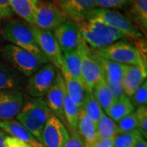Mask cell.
<instances>
[{
	"label": "cell",
	"mask_w": 147,
	"mask_h": 147,
	"mask_svg": "<svg viewBox=\"0 0 147 147\" xmlns=\"http://www.w3.org/2000/svg\"><path fill=\"white\" fill-rule=\"evenodd\" d=\"M61 53H69L77 50L84 41L76 23L67 20L57 27L53 33Z\"/></svg>",
	"instance_id": "12"
},
{
	"label": "cell",
	"mask_w": 147,
	"mask_h": 147,
	"mask_svg": "<svg viewBox=\"0 0 147 147\" xmlns=\"http://www.w3.org/2000/svg\"><path fill=\"white\" fill-rule=\"evenodd\" d=\"M128 20L145 34L147 31V0H134L127 11Z\"/></svg>",
	"instance_id": "20"
},
{
	"label": "cell",
	"mask_w": 147,
	"mask_h": 147,
	"mask_svg": "<svg viewBox=\"0 0 147 147\" xmlns=\"http://www.w3.org/2000/svg\"><path fill=\"white\" fill-rule=\"evenodd\" d=\"M123 90L129 98L137 89L146 80L147 68L138 65H123Z\"/></svg>",
	"instance_id": "17"
},
{
	"label": "cell",
	"mask_w": 147,
	"mask_h": 147,
	"mask_svg": "<svg viewBox=\"0 0 147 147\" xmlns=\"http://www.w3.org/2000/svg\"><path fill=\"white\" fill-rule=\"evenodd\" d=\"M1 35L11 44L23 48L38 57H46L37 42L31 25L25 21L19 20L7 21L1 30Z\"/></svg>",
	"instance_id": "4"
},
{
	"label": "cell",
	"mask_w": 147,
	"mask_h": 147,
	"mask_svg": "<svg viewBox=\"0 0 147 147\" xmlns=\"http://www.w3.org/2000/svg\"><path fill=\"white\" fill-rule=\"evenodd\" d=\"M58 70L61 72L64 80H65L66 92L68 94L69 97L79 109H81L82 105H83V101H84V95H85V92L87 90L78 80H76L69 74V72L65 67V65L61 66Z\"/></svg>",
	"instance_id": "19"
},
{
	"label": "cell",
	"mask_w": 147,
	"mask_h": 147,
	"mask_svg": "<svg viewBox=\"0 0 147 147\" xmlns=\"http://www.w3.org/2000/svg\"><path fill=\"white\" fill-rule=\"evenodd\" d=\"M143 137L138 129L120 133L116 135L113 139L114 147H135L137 142Z\"/></svg>",
	"instance_id": "30"
},
{
	"label": "cell",
	"mask_w": 147,
	"mask_h": 147,
	"mask_svg": "<svg viewBox=\"0 0 147 147\" xmlns=\"http://www.w3.org/2000/svg\"><path fill=\"white\" fill-rule=\"evenodd\" d=\"M80 109L74 103L68 94L65 96L63 104V115L65 119V123L66 122L69 128L71 131H77V124H78V118H79Z\"/></svg>",
	"instance_id": "27"
},
{
	"label": "cell",
	"mask_w": 147,
	"mask_h": 147,
	"mask_svg": "<svg viewBox=\"0 0 147 147\" xmlns=\"http://www.w3.org/2000/svg\"><path fill=\"white\" fill-rule=\"evenodd\" d=\"M7 134L2 129H0V147H4V140Z\"/></svg>",
	"instance_id": "39"
},
{
	"label": "cell",
	"mask_w": 147,
	"mask_h": 147,
	"mask_svg": "<svg viewBox=\"0 0 147 147\" xmlns=\"http://www.w3.org/2000/svg\"><path fill=\"white\" fill-rule=\"evenodd\" d=\"M96 132L99 139H113L117 135L116 122L103 113L96 124Z\"/></svg>",
	"instance_id": "28"
},
{
	"label": "cell",
	"mask_w": 147,
	"mask_h": 147,
	"mask_svg": "<svg viewBox=\"0 0 147 147\" xmlns=\"http://www.w3.org/2000/svg\"><path fill=\"white\" fill-rule=\"evenodd\" d=\"M113 139H99V138H97L96 141L90 147H114L113 146Z\"/></svg>",
	"instance_id": "38"
},
{
	"label": "cell",
	"mask_w": 147,
	"mask_h": 147,
	"mask_svg": "<svg viewBox=\"0 0 147 147\" xmlns=\"http://www.w3.org/2000/svg\"><path fill=\"white\" fill-rule=\"evenodd\" d=\"M0 129L3 130L7 134L17 138L31 147H45L42 142L37 140L26 127L16 120L0 121Z\"/></svg>",
	"instance_id": "18"
},
{
	"label": "cell",
	"mask_w": 147,
	"mask_h": 147,
	"mask_svg": "<svg viewBox=\"0 0 147 147\" xmlns=\"http://www.w3.org/2000/svg\"><path fill=\"white\" fill-rule=\"evenodd\" d=\"M69 138V133L63 123L51 113L42 129L41 142L45 147H64Z\"/></svg>",
	"instance_id": "11"
},
{
	"label": "cell",
	"mask_w": 147,
	"mask_h": 147,
	"mask_svg": "<svg viewBox=\"0 0 147 147\" xmlns=\"http://www.w3.org/2000/svg\"><path fill=\"white\" fill-rule=\"evenodd\" d=\"M75 23L85 42L93 51L127 38L119 31L96 20L85 19Z\"/></svg>",
	"instance_id": "1"
},
{
	"label": "cell",
	"mask_w": 147,
	"mask_h": 147,
	"mask_svg": "<svg viewBox=\"0 0 147 147\" xmlns=\"http://www.w3.org/2000/svg\"><path fill=\"white\" fill-rule=\"evenodd\" d=\"M135 109L136 108L132 105L130 98L123 94L119 98L114 100L105 115L109 116L115 122H118L123 117L133 113Z\"/></svg>",
	"instance_id": "23"
},
{
	"label": "cell",
	"mask_w": 147,
	"mask_h": 147,
	"mask_svg": "<svg viewBox=\"0 0 147 147\" xmlns=\"http://www.w3.org/2000/svg\"><path fill=\"white\" fill-rule=\"evenodd\" d=\"M64 147H89L78 131H71V135Z\"/></svg>",
	"instance_id": "35"
},
{
	"label": "cell",
	"mask_w": 147,
	"mask_h": 147,
	"mask_svg": "<svg viewBox=\"0 0 147 147\" xmlns=\"http://www.w3.org/2000/svg\"><path fill=\"white\" fill-rule=\"evenodd\" d=\"M62 54H63L65 65L67 70L74 79L78 80L86 88L84 79L82 76V72H81V60H80L79 48L77 50L62 53Z\"/></svg>",
	"instance_id": "25"
},
{
	"label": "cell",
	"mask_w": 147,
	"mask_h": 147,
	"mask_svg": "<svg viewBox=\"0 0 147 147\" xmlns=\"http://www.w3.org/2000/svg\"><path fill=\"white\" fill-rule=\"evenodd\" d=\"M117 135L120 133H125L137 129V123L135 113H131L123 117L120 120L116 122Z\"/></svg>",
	"instance_id": "31"
},
{
	"label": "cell",
	"mask_w": 147,
	"mask_h": 147,
	"mask_svg": "<svg viewBox=\"0 0 147 147\" xmlns=\"http://www.w3.org/2000/svg\"><path fill=\"white\" fill-rule=\"evenodd\" d=\"M77 131L89 147L97 139L96 124L81 109L79 111V118H78Z\"/></svg>",
	"instance_id": "22"
},
{
	"label": "cell",
	"mask_w": 147,
	"mask_h": 147,
	"mask_svg": "<svg viewBox=\"0 0 147 147\" xmlns=\"http://www.w3.org/2000/svg\"><path fill=\"white\" fill-rule=\"evenodd\" d=\"M81 110H84L96 124H97L100 116L104 113V111L100 108L99 104L95 100L93 96L88 91H86L85 95H84V101H83Z\"/></svg>",
	"instance_id": "29"
},
{
	"label": "cell",
	"mask_w": 147,
	"mask_h": 147,
	"mask_svg": "<svg viewBox=\"0 0 147 147\" xmlns=\"http://www.w3.org/2000/svg\"><path fill=\"white\" fill-rule=\"evenodd\" d=\"M86 19H92L105 24L122 33L127 38H131L135 41L144 38L143 34L137 29L128 18L120 12L110 9L95 8Z\"/></svg>",
	"instance_id": "6"
},
{
	"label": "cell",
	"mask_w": 147,
	"mask_h": 147,
	"mask_svg": "<svg viewBox=\"0 0 147 147\" xmlns=\"http://www.w3.org/2000/svg\"><path fill=\"white\" fill-rule=\"evenodd\" d=\"M79 51L81 60L82 76L86 89L91 92L95 86L104 79L102 67L96 56L92 53L84 40L79 47Z\"/></svg>",
	"instance_id": "7"
},
{
	"label": "cell",
	"mask_w": 147,
	"mask_h": 147,
	"mask_svg": "<svg viewBox=\"0 0 147 147\" xmlns=\"http://www.w3.org/2000/svg\"><path fill=\"white\" fill-rule=\"evenodd\" d=\"M56 4L67 20L78 22L85 20L96 8V0H56Z\"/></svg>",
	"instance_id": "15"
},
{
	"label": "cell",
	"mask_w": 147,
	"mask_h": 147,
	"mask_svg": "<svg viewBox=\"0 0 147 147\" xmlns=\"http://www.w3.org/2000/svg\"><path fill=\"white\" fill-rule=\"evenodd\" d=\"M13 16V11L10 6V0H0V17L11 18Z\"/></svg>",
	"instance_id": "36"
},
{
	"label": "cell",
	"mask_w": 147,
	"mask_h": 147,
	"mask_svg": "<svg viewBox=\"0 0 147 147\" xmlns=\"http://www.w3.org/2000/svg\"><path fill=\"white\" fill-rule=\"evenodd\" d=\"M38 1H39V0H32V2H33V3H34V5H35V6H37L38 3Z\"/></svg>",
	"instance_id": "41"
},
{
	"label": "cell",
	"mask_w": 147,
	"mask_h": 147,
	"mask_svg": "<svg viewBox=\"0 0 147 147\" xmlns=\"http://www.w3.org/2000/svg\"><path fill=\"white\" fill-rule=\"evenodd\" d=\"M132 105L134 107L146 105L147 104V81H144V83L138 88L137 91L132 94L130 97Z\"/></svg>",
	"instance_id": "34"
},
{
	"label": "cell",
	"mask_w": 147,
	"mask_h": 147,
	"mask_svg": "<svg viewBox=\"0 0 147 147\" xmlns=\"http://www.w3.org/2000/svg\"><path fill=\"white\" fill-rule=\"evenodd\" d=\"M24 102V94L18 88L0 90V121L13 119Z\"/></svg>",
	"instance_id": "14"
},
{
	"label": "cell",
	"mask_w": 147,
	"mask_h": 147,
	"mask_svg": "<svg viewBox=\"0 0 147 147\" xmlns=\"http://www.w3.org/2000/svg\"><path fill=\"white\" fill-rule=\"evenodd\" d=\"M91 93L105 114L115 100L110 93V91L105 79L95 86Z\"/></svg>",
	"instance_id": "26"
},
{
	"label": "cell",
	"mask_w": 147,
	"mask_h": 147,
	"mask_svg": "<svg viewBox=\"0 0 147 147\" xmlns=\"http://www.w3.org/2000/svg\"><path fill=\"white\" fill-rule=\"evenodd\" d=\"M66 94L65 83L61 72L57 69L54 82L46 94V104L51 112L61 122H65L63 115V104Z\"/></svg>",
	"instance_id": "16"
},
{
	"label": "cell",
	"mask_w": 147,
	"mask_h": 147,
	"mask_svg": "<svg viewBox=\"0 0 147 147\" xmlns=\"http://www.w3.org/2000/svg\"><path fill=\"white\" fill-rule=\"evenodd\" d=\"M135 115L137 119V129L142 133L145 139L147 138V106H138L135 109Z\"/></svg>",
	"instance_id": "33"
},
{
	"label": "cell",
	"mask_w": 147,
	"mask_h": 147,
	"mask_svg": "<svg viewBox=\"0 0 147 147\" xmlns=\"http://www.w3.org/2000/svg\"><path fill=\"white\" fill-rule=\"evenodd\" d=\"M134 0H96V8L126 9L129 8Z\"/></svg>",
	"instance_id": "32"
},
{
	"label": "cell",
	"mask_w": 147,
	"mask_h": 147,
	"mask_svg": "<svg viewBox=\"0 0 147 147\" xmlns=\"http://www.w3.org/2000/svg\"><path fill=\"white\" fill-rule=\"evenodd\" d=\"M10 6L13 13L20 16L29 25H34L36 6L32 0H10Z\"/></svg>",
	"instance_id": "24"
},
{
	"label": "cell",
	"mask_w": 147,
	"mask_h": 147,
	"mask_svg": "<svg viewBox=\"0 0 147 147\" xmlns=\"http://www.w3.org/2000/svg\"><path fill=\"white\" fill-rule=\"evenodd\" d=\"M1 55L6 63L26 77H30L43 65L49 63L46 57H38L11 43L1 49Z\"/></svg>",
	"instance_id": "3"
},
{
	"label": "cell",
	"mask_w": 147,
	"mask_h": 147,
	"mask_svg": "<svg viewBox=\"0 0 147 147\" xmlns=\"http://www.w3.org/2000/svg\"><path fill=\"white\" fill-rule=\"evenodd\" d=\"M31 26L33 33L42 54L47 57L50 63L59 69L65 65V61L63 54L53 35V33L39 29L34 26Z\"/></svg>",
	"instance_id": "10"
},
{
	"label": "cell",
	"mask_w": 147,
	"mask_h": 147,
	"mask_svg": "<svg viewBox=\"0 0 147 147\" xmlns=\"http://www.w3.org/2000/svg\"><path fill=\"white\" fill-rule=\"evenodd\" d=\"M51 113L43 98H32L24 102L16 119L37 140L41 142L42 129Z\"/></svg>",
	"instance_id": "2"
},
{
	"label": "cell",
	"mask_w": 147,
	"mask_h": 147,
	"mask_svg": "<svg viewBox=\"0 0 147 147\" xmlns=\"http://www.w3.org/2000/svg\"><path fill=\"white\" fill-rule=\"evenodd\" d=\"M65 21L67 18L55 3L38 1L35 11L34 26L52 32Z\"/></svg>",
	"instance_id": "8"
},
{
	"label": "cell",
	"mask_w": 147,
	"mask_h": 147,
	"mask_svg": "<svg viewBox=\"0 0 147 147\" xmlns=\"http://www.w3.org/2000/svg\"><path fill=\"white\" fill-rule=\"evenodd\" d=\"M92 51L96 56L116 63L147 68L146 61L142 58L136 45L127 40H119L107 47Z\"/></svg>",
	"instance_id": "5"
},
{
	"label": "cell",
	"mask_w": 147,
	"mask_h": 147,
	"mask_svg": "<svg viewBox=\"0 0 147 147\" xmlns=\"http://www.w3.org/2000/svg\"><path fill=\"white\" fill-rule=\"evenodd\" d=\"M23 83L22 74L6 62L0 61V90L17 88Z\"/></svg>",
	"instance_id": "21"
},
{
	"label": "cell",
	"mask_w": 147,
	"mask_h": 147,
	"mask_svg": "<svg viewBox=\"0 0 147 147\" xmlns=\"http://www.w3.org/2000/svg\"><path fill=\"white\" fill-rule=\"evenodd\" d=\"M57 69L52 63L43 65L28 80L26 89L33 98H42L54 82Z\"/></svg>",
	"instance_id": "9"
},
{
	"label": "cell",
	"mask_w": 147,
	"mask_h": 147,
	"mask_svg": "<svg viewBox=\"0 0 147 147\" xmlns=\"http://www.w3.org/2000/svg\"><path fill=\"white\" fill-rule=\"evenodd\" d=\"M96 57L101 65L104 74V79L108 85V88L114 100L119 98L122 95L124 94L123 90V65L105 60L98 56H96Z\"/></svg>",
	"instance_id": "13"
},
{
	"label": "cell",
	"mask_w": 147,
	"mask_h": 147,
	"mask_svg": "<svg viewBox=\"0 0 147 147\" xmlns=\"http://www.w3.org/2000/svg\"><path fill=\"white\" fill-rule=\"evenodd\" d=\"M4 147H31L30 145L23 142L21 140L11 137L7 134L4 140Z\"/></svg>",
	"instance_id": "37"
},
{
	"label": "cell",
	"mask_w": 147,
	"mask_h": 147,
	"mask_svg": "<svg viewBox=\"0 0 147 147\" xmlns=\"http://www.w3.org/2000/svg\"><path fill=\"white\" fill-rule=\"evenodd\" d=\"M135 147H147L146 139H145L144 137H142V138L137 142Z\"/></svg>",
	"instance_id": "40"
}]
</instances>
